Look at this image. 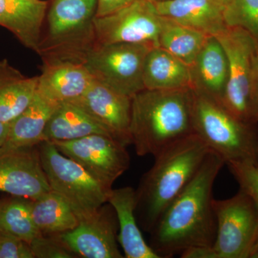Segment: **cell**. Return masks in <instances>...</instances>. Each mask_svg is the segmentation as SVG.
I'll return each mask as SVG.
<instances>
[{
	"label": "cell",
	"mask_w": 258,
	"mask_h": 258,
	"mask_svg": "<svg viewBox=\"0 0 258 258\" xmlns=\"http://www.w3.org/2000/svg\"><path fill=\"white\" fill-rule=\"evenodd\" d=\"M225 162L210 151L192 180L163 212L149 232V245L160 258L197 245L212 246L217 232L212 190Z\"/></svg>",
	"instance_id": "6da1fadb"
},
{
	"label": "cell",
	"mask_w": 258,
	"mask_h": 258,
	"mask_svg": "<svg viewBox=\"0 0 258 258\" xmlns=\"http://www.w3.org/2000/svg\"><path fill=\"white\" fill-rule=\"evenodd\" d=\"M210 152L194 134L154 157L152 168L135 190V215L142 230L151 232L163 212L192 180Z\"/></svg>",
	"instance_id": "7a4b0ae2"
},
{
	"label": "cell",
	"mask_w": 258,
	"mask_h": 258,
	"mask_svg": "<svg viewBox=\"0 0 258 258\" xmlns=\"http://www.w3.org/2000/svg\"><path fill=\"white\" fill-rule=\"evenodd\" d=\"M132 144L140 157H155L195 133L191 88L144 89L132 98Z\"/></svg>",
	"instance_id": "3957f363"
},
{
	"label": "cell",
	"mask_w": 258,
	"mask_h": 258,
	"mask_svg": "<svg viewBox=\"0 0 258 258\" xmlns=\"http://www.w3.org/2000/svg\"><path fill=\"white\" fill-rule=\"evenodd\" d=\"M192 91L195 133L208 149L225 164L233 161L258 164V124L240 120L218 102Z\"/></svg>",
	"instance_id": "277c9868"
},
{
	"label": "cell",
	"mask_w": 258,
	"mask_h": 258,
	"mask_svg": "<svg viewBox=\"0 0 258 258\" xmlns=\"http://www.w3.org/2000/svg\"><path fill=\"white\" fill-rule=\"evenodd\" d=\"M97 5L98 0H53L39 54L78 60L95 42Z\"/></svg>",
	"instance_id": "5b68a950"
},
{
	"label": "cell",
	"mask_w": 258,
	"mask_h": 258,
	"mask_svg": "<svg viewBox=\"0 0 258 258\" xmlns=\"http://www.w3.org/2000/svg\"><path fill=\"white\" fill-rule=\"evenodd\" d=\"M42 169L51 190L67 202L79 222L108 203L107 191L79 163L66 157L50 142L37 145Z\"/></svg>",
	"instance_id": "8992f818"
},
{
	"label": "cell",
	"mask_w": 258,
	"mask_h": 258,
	"mask_svg": "<svg viewBox=\"0 0 258 258\" xmlns=\"http://www.w3.org/2000/svg\"><path fill=\"white\" fill-rule=\"evenodd\" d=\"M153 45L140 43L94 42L80 56L93 77L117 92L132 98L144 90L143 71Z\"/></svg>",
	"instance_id": "52a82bcc"
},
{
	"label": "cell",
	"mask_w": 258,
	"mask_h": 258,
	"mask_svg": "<svg viewBox=\"0 0 258 258\" xmlns=\"http://www.w3.org/2000/svg\"><path fill=\"white\" fill-rule=\"evenodd\" d=\"M225 49L229 79L220 104L237 118L255 123L251 97L252 68L257 41L243 29L227 28L215 36Z\"/></svg>",
	"instance_id": "ba28073f"
},
{
	"label": "cell",
	"mask_w": 258,
	"mask_h": 258,
	"mask_svg": "<svg viewBox=\"0 0 258 258\" xmlns=\"http://www.w3.org/2000/svg\"><path fill=\"white\" fill-rule=\"evenodd\" d=\"M217 222L213 248L218 258H249L258 232V210L242 190L226 200H213Z\"/></svg>",
	"instance_id": "9c48e42d"
},
{
	"label": "cell",
	"mask_w": 258,
	"mask_h": 258,
	"mask_svg": "<svg viewBox=\"0 0 258 258\" xmlns=\"http://www.w3.org/2000/svg\"><path fill=\"white\" fill-rule=\"evenodd\" d=\"M52 143L66 157L79 163L108 191L130 166L127 147L108 134Z\"/></svg>",
	"instance_id": "30bf717a"
},
{
	"label": "cell",
	"mask_w": 258,
	"mask_h": 258,
	"mask_svg": "<svg viewBox=\"0 0 258 258\" xmlns=\"http://www.w3.org/2000/svg\"><path fill=\"white\" fill-rule=\"evenodd\" d=\"M162 17L149 0H137L111 14L96 17L95 42L149 44L159 46Z\"/></svg>",
	"instance_id": "8fae6325"
},
{
	"label": "cell",
	"mask_w": 258,
	"mask_h": 258,
	"mask_svg": "<svg viewBox=\"0 0 258 258\" xmlns=\"http://www.w3.org/2000/svg\"><path fill=\"white\" fill-rule=\"evenodd\" d=\"M118 231L116 213L107 203L74 230L56 235L78 257L122 258Z\"/></svg>",
	"instance_id": "7c38bea8"
},
{
	"label": "cell",
	"mask_w": 258,
	"mask_h": 258,
	"mask_svg": "<svg viewBox=\"0 0 258 258\" xmlns=\"http://www.w3.org/2000/svg\"><path fill=\"white\" fill-rule=\"evenodd\" d=\"M132 98L95 79L84 94L71 103L87 113L112 137L128 147L132 144Z\"/></svg>",
	"instance_id": "4fadbf2b"
},
{
	"label": "cell",
	"mask_w": 258,
	"mask_h": 258,
	"mask_svg": "<svg viewBox=\"0 0 258 258\" xmlns=\"http://www.w3.org/2000/svg\"><path fill=\"white\" fill-rule=\"evenodd\" d=\"M50 190L37 145L0 152V191L35 200Z\"/></svg>",
	"instance_id": "5bb4252c"
},
{
	"label": "cell",
	"mask_w": 258,
	"mask_h": 258,
	"mask_svg": "<svg viewBox=\"0 0 258 258\" xmlns=\"http://www.w3.org/2000/svg\"><path fill=\"white\" fill-rule=\"evenodd\" d=\"M42 74L37 93L55 103L71 102L82 96L94 78L81 61L63 57H42Z\"/></svg>",
	"instance_id": "9a60e30c"
},
{
	"label": "cell",
	"mask_w": 258,
	"mask_h": 258,
	"mask_svg": "<svg viewBox=\"0 0 258 258\" xmlns=\"http://www.w3.org/2000/svg\"><path fill=\"white\" fill-rule=\"evenodd\" d=\"M230 0H161L154 3L158 14L195 29L209 36H217L227 28L224 18Z\"/></svg>",
	"instance_id": "2e32d148"
},
{
	"label": "cell",
	"mask_w": 258,
	"mask_h": 258,
	"mask_svg": "<svg viewBox=\"0 0 258 258\" xmlns=\"http://www.w3.org/2000/svg\"><path fill=\"white\" fill-rule=\"evenodd\" d=\"M189 68L194 91L221 103L228 83L229 62L216 37H208Z\"/></svg>",
	"instance_id": "e0dca14e"
},
{
	"label": "cell",
	"mask_w": 258,
	"mask_h": 258,
	"mask_svg": "<svg viewBox=\"0 0 258 258\" xmlns=\"http://www.w3.org/2000/svg\"><path fill=\"white\" fill-rule=\"evenodd\" d=\"M48 4L42 0H0V26L39 54Z\"/></svg>",
	"instance_id": "ac0fdd59"
},
{
	"label": "cell",
	"mask_w": 258,
	"mask_h": 258,
	"mask_svg": "<svg viewBox=\"0 0 258 258\" xmlns=\"http://www.w3.org/2000/svg\"><path fill=\"white\" fill-rule=\"evenodd\" d=\"M108 203L116 213L118 241L126 258H160L146 242L135 215V189L131 186L112 189Z\"/></svg>",
	"instance_id": "d6986e66"
},
{
	"label": "cell",
	"mask_w": 258,
	"mask_h": 258,
	"mask_svg": "<svg viewBox=\"0 0 258 258\" xmlns=\"http://www.w3.org/2000/svg\"><path fill=\"white\" fill-rule=\"evenodd\" d=\"M57 105L36 93L29 106L10 123L9 133L0 152L38 145Z\"/></svg>",
	"instance_id": "ffe728a7"
},
{
	"label": "cell",
	"mask_w": 258,
	"mask_h": 258,
	"mask_svg": "<svg viewBox=\"0 0 258 258\" xmlns=\"http://www.w3.org/2000/svg\"><path fill=\"white\" fill-rule=\"evenodd\" d=\"M143 83L147 90L191 88L189 66L161 47H152L144 62Z\"/></svg>",
	"instance_id": "44dd1931"
},
{
	"label": "cell",
	"mask_w": 258,
	"mask_h": 258,
	"mask_svg": "<svg viewBox=\"0 0 258 258\" xmlns=\"http://www.w3.org/2000/svg\"><path fill=\"white\" fill-rule=\"evenodd\" d=\"M38 76L27 77L8 60H0V120L10 123L29 106L37 93Z\"/></svg>",
	"instance_id": "7402d4cb"
},
{
	"label": "cell",
	"mask_w": 258,
	"mask_h": 258,
	"mask_svg": "<svg viewBox=\"0 0 258 258\" xmlns=\"http://www.w3.org/2000/svg\"><path fill=\"white\" fill-rule=\"evenodd\" d=\"M96 134L110 135L79 107L71 102H63L58 103L51 115L42 142L75 140Z\"/></svg>",
	"instance_id": "603a6c76"
},
{
	"label": "cell",
	"mask_w": 258,
	"mask_h": 258,
	"mask_svg": "<svg viewBox=\"0 0 258 258\" xmlns=\"http://www.w3.org/2000/svg\"><path fill=\"white\" fill-rule=\"evenodd\" d=\"M31 214L34 223L44 235L63 233L79 224L67 202L52 190L31 200Z\"/></svg>",
	"instance_id": "cb8c5ba5"
},
{
	"label": "cell",
	"mask_w": 258,
	"mask_h": 258,
	"mask_svg": "<svg viewBox=\"0 0 258 258\" xmlns=\"http://www.w3.org/2000/svg\"><path fill=\"white\" fill-rule=\"evenodd\" d=\"M208 37L203 32L162 18L159 46L190 66Z\"/></svg>",
	"instance_id": "d4e9b609"
},
{
	"label": "cell",
	"mask_w": 258,
	"mask_h": 258,
	"mask_svg": "<svg viewBox=\"0 0 258 258\" xmlns=\"http://www.w3.org/2000/svg\"><path fill=\"white\" fill-rule=\"evenodd\" d=\"M31 200L16 196L0 200V232L29 244L42 235L32 220Z\"/></svg>",
	"instance_id": "484cf974"
},
{
	"label": "cell",
	"mask_w": 258,
	"mask_h": 258,
	"mask_svg": "<svg viewBox=\"0 0 258 258\" xmlns=\"http://www.w3.org/2000/svg\"><path fill=\"white\" fill-rule=\"evenodd\" d=\"M224 18L227 27L243 29L258 42V0H230Z\"/></svg>",
	"instance_id": "4316f807"
},
{
	"label": "cell",
	"mask_w": 258,
	"mask_h": 258,
	"mask_svg": "<svg viewBox=\"0 0 258 258\" xmlns=\"http://www.w3.org/2000/svg\"><path fill=\"white\" fill-rule=\"evenodd\" d=\"M227 165L240 185V189L248 195L258 210V164L247 161H233Z\"/></svg>",
	"instance_id": "83f0119b"
},
{
	"label": "cell",
	"mask_w": 258,
	"mask_h": 258,
	"mask_svg": "<svg viewBox=\"0 0 258 258\" xmlns=\"http://www.w3.org/2000/svg\"><path fill=\"white\" fill-rule=\"evenodd\" d=\"M34 258L78 257L56 235H40L30 244Z\"/></svg>",
	"instance_id": "f1b7e54d"
},
{
	"label": "cell",
	"mask_w": 258,
	"mask_h": 258,
	"mask_svg": "<svg viewBox=\"0 0 258 258\" xmlns=\"http://www.w3.org/2000/svg\"><path fill=\"white\" fill-rule=\"evenodd\" d=\"M0 258H34V255L28 242L0 232Z\"/></svg>",
	"instance_id": "f546056e"
},
{
	"label": "cell",
	"mask_w": 258,
	"mask_h": 258,
	"mask_svg": "<svg viewBox=\"0 0 258 258\" xmlns=\"http://www.w3.org/2000/svg\"><path fill=\"white\" fill-rule=\"evenodd\" d=\"M137 0H98L96 17L111 14Z\"/></svg>",
	"instance_id": "4dcf8cb0"
},
{
	"label": "cell",
	"mask_w": 258,
	"mask_h": 258,
	"mask_svg": "<svg viewBox=\"0 0 258 258\" xmlns=\"http://www.w3.org/2000/svg\"><path fill=\"white\" fill-rule=\"evenodd\" d=\"M181 258H218L212 246L197 245L184 249L179 254Z\"/></svg>",
	"instance_id": "1f68e13d"
},
{
	"label": "cell",
	"mask_w": 258,
	"mask_h": 258,
	"mask_svg": "<svg viewBox=\"0 0 258 258\" xmlns=\"http://www.w3.org/2000/svg\"><path fill=\"white\" fill-rule=\"evenodd\" d=\"M251 97L253 106L254 120L258 123V42L254 56L252 68V83H251Z\"/></svg>",
	"instance_id": "d6a6232c"
},
{
	"label": "cell",
	"mask_w": 258,
	"mask_h": 258,
	"mask_svg": "<svg viewBox=\"0 0 258 258\" xmlns=\"http://www.w3.org/2000/svg\"><path fill=\"white\" fill-rule=\"evenodd\" d=\"M10 123H4L0 120V147L3 145L9 133Z\"/></svg>",
	"instance_id": "836d02e7"
},
{
	"label": "cell",
	"mask_w": 258,
	"mask_h": 258,
	"mask_svg": "<svg viewBox=\"0 0 258 258\" xmlns=\"http://www.w3.org/2000/svg\"><path fill=\"white\" fill-rule=\"evenodd\" d=\"M249 258H258V232L249 252Z\"/></svg>",
	"instance_id": "e575fe53"
},
{
	"label": "cell",
	"mask_w": 258,
	"mask_h": 258,
	"mask_svg": "<svg viewBox=\"0 0 258 258\" xmlns=\"http://www.w3.org/2000/svg\"><path fill=\"white\" fill-rule=\"evenodd\" d=\"M149 1L152 2V3H157V2L161 1V0H149Z\"/></svg>",
	"instance_id": "d590c367"
}]
</instances>
